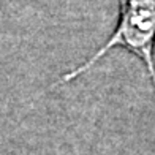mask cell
<instances>
[{
    "label": "cell",
    "mask_w": 155,
    "mask_h": 155,
    "mask_svg": "<svg viewBox=\"0 0 155 155\" xmlns=\"http://www.w3.org/2000/svg\"><path fill=\"white\" fill-rule=\"evenodd\" d=\"M117 25L109 38L81 65L63 73L57 84L74 81L111 51L125 49L144 63L155 90V0H117Z\"/></svg>",
    "instance_id": "obj_1"
}]
</instances>
